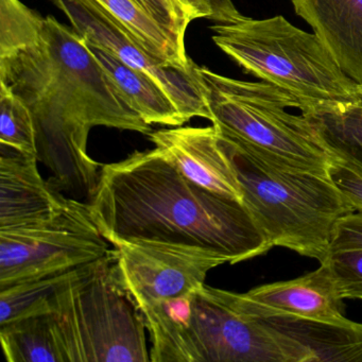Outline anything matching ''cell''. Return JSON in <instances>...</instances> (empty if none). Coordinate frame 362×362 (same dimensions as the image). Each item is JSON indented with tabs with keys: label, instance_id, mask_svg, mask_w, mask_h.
I'll use <instances>...</instances> for the list:
<instances>
[{
	"label": "cell",
	"instance_id": "14",
	"mask_svg": "<svg viewBox=\"0 0 362 362\" xmlns=\"http://www.w3.org/2000/svg\"><path fill=\"white\" fill-rule=\"evenodd\" d=\"M340 69L362 86V0H291Z\"/></svg>",
	"mask_w": 362,
	"mask_h": 362
},
{
	"label": "cell",
	"instance_id": "8",
	"mask_svg": "<svg viewBox=\"0 0 362 362\" xmlns=\"http://www.w3.org/2000/svg\"><path fill=\"white\" fill-rule=\"evenodd\" d=\"M109 243L90 204L67 198L48 221L0 230V288L98 262Z\"/></svg>",
	"mask_w": 362,
	"mask_h": 362
},
{
	"label": "cell",
	"instance_id": "16",
	"mask_svg": "<svg viewBox=\"0 0 362 362\" xmlns=\"http://www.w3.org/2000/svg\"><path fill=\"white\" fill-rule=\"evenodd\" d=\"M315 124L337 160L362 173V96L354 103L306 105L300 110Z\"/></svg>",
	"mask_w": 362,
	"mask_h": 362
},
{
	"label": "cell",
	"instance_id": "22",
	"mask_svg": "<svg viewBox=\"0 0 362 362\" xmlns=\"http://www.w3.org/2000/svg\"><path fill=\"white\" fill-rule=\"evenodd\" d=\"M342 298L362 300V251L334 252L326 262Z\"/></svg>",
	"mask_w": 362,
	"mask_h": 362
},
{
	"label": "cell",
	"instance_id": "21",
	"mask_svg": "<svg viewBox=\"0 0 362 362\" xmlns=\"http://www.w3.org/2000/svg\"><path fill=\"white\" fill-rule=\"evenodd\" d=\"M137 3L169 33L185 42L190 23L211 18L202 0H136Z\"/></svg>",
	"mask_w": 362,
	"mask_h": 362
},
{
	"label": "cell",
	"instance_id": "24",
	"mask_svg": "<svg viewBox=\"0 0 362 362\" xmlns=\"http://www.w3.org/2000/svg\"><path fill=\"white\" fill-rule=\"evenodd\" d=\"M328 177L344 194L354 209L362 211V173L334 158L328 170Z\"/></svg>",
	"mask_w": 362,
	"mask_h": 362
},
{
	"label": "cell",
	"instance_id": "10",
	"mask_svg": "<svg viewBox=\"0 0 362 362\" xmlns=\"http://www.w3.org/2000/svg\"><path fill=\"white\" fill-rule=\"evenodd\" d=\"M114 247L118 281L139 311L194 293L211 269L230 264L226 256L194 245L135 240Z\"/></svg>",
	"mask_w": 362,
	"mask_h": 362
},
{
	"label": "cell",
	"instance_id": "25",
	"mask_svg": "<svg viewBox=\"0 0 362 362\" xmlns=\"http://www.w3.org/2000/svg\"><path fill=\"white\" fill-rule=\"evenodd\" d=\"M211 12L209 20L217 24H233L243 20L245 16L239 13L232 0H202Z\"/></svg>",
	"mask_w": 362,
	"mask_h": 362
},
{
	"label": "cell",
	"instance_id": "15",
	"mask_svg": "<svg viewBox=\"0 0 362 362\" xmlns=\"http://www.w3.org/2000/svg\"><path fill=\"white\" fill-rule=\"evenodd\" d=\"M86 44L122 98L148 124L181 127L187 122L170 97L149 75L124 64L105 48Z\"/></svg>",
	"mask_w": 362,
	"mask_h": 362
},
{
	"label": "cell",
	"instance_id": "18",
	"mask_svg": "<svg viewBox=\"0 0 362 362\" xmlns=\"http://www.w3.org/2000/svg\"><path fill=\"white\" fill-rule=\"evenodd\" d=\"M0 339L8 362H62L49 311L0 324Z\"/></svg>",
	"mask_w": 362,
	"mask_h": 362
},
{
	"label": "cell",
	"instance_id": "4",
	"mask_svg": "<svg viewBox=\"0 0 362 362\" xmlns=\"http://www.w3.org/2000/svg\"><path fill=\"white\" fill-rule=\"evenodd\" d=\"M213 42L245 73L281 88L300 107L354 103L358 84L340 69L329 50L313 33L283 16L211 27Z\"/></svg>",
	"mask_w": 362,
	"mask_h": 362
},
{
	"label": "cell",
	"instance_id": "19",
	"mask_svg": "<svg viewBox=\"0 0 362 362\" xmlns=\"http://www.w3.org/2000/svg\"><path fill=\"white\" fill-rule=\"evenodd\" d=\"M86 266L0 288V324L49 311V298Z\"/></svg>",
	"mask_w": 362,
	"mask_h": 362
},
{
	"label": "cell",
	"instance_id": "13",
	"mask_svg": "<svg viewBox=\"0 0 362 362\" xmlns=\"http://www.w3.org/2000/svg\"><path fill=\"white\" fill-rule=\"evenodd\" d=\"M37 156L0 145V230L48 221L67 198L37 169Z\"/></svg>",
	"mask_w": 362,
	"mask_h": 362
},
{
	"label": "cell",
	"instance_id": "23",
	"mask_svg": "<svg viewBox=\"0 0 362 362\" xmlns=\"http://www.w3.org/2000/svg\"><path fill=\"white\" fill-rule=\"evenodd\" d=\"M351 251H362V211L343 216L332 230L330 253Z\"/></svg>",
	"mask_w": 362,
	"mask_h": 362
},
{
	"label": "cell",
	"instance_id": "12",
	"mask_svg": "<svg viewBox=\"0 0 362 362\" xmlns=\"http://www.w3.org/2000/svg\"><path fill=\"white\" fill-rule=\"evenodd\" d=\"M148 137L189 181L243 203L240 182L215 127H173L152 131Z\"/></svg>",
	"mask_w": 362,
	"mask_h": 362
},
{
	"label": "cell",
	"instance_id": "20",
	"mask_svg": "<svg viewBox=\"0 0 362 362\" xmlns=\"http://www.w3.org/2000/svg\"><path fill=\"white\" fill-rule=\"evenodd\" d=\"M0 145L37 156V129L30 109L0 83Z\"/></svg>",
	"mask_w": 362,
	"mask_h": 362
},
{
	"label": "cell",
	"instance_id": "6",
	"mask_svg": "<svg viewBox=\"0 0 362 362\" xmlns=\"http://www.w3.org/2000/svg\"><path fill=\"white\" fill-rule=\"evenodd\" d=\"M62 362H149L143 315L115 272L113 251L49 298Z\"/></svg>",
	"mask_w": 362,
	"mask_h": 362
},
{
	"label": "cell",
	"instance_id": "17",
	"mask_svg": "<svg viewBox=\"0 0 362 362\" xmlns=\"http://www.w3.org/2000/svg\"><path fill=\"white\" fill-rule=\"evenodd\" d=\"M96 1L150 54L184 67L196 65L186 52L185 42L156 22L136 0Z\"/></svg>",
	"mask_w": 362,
	"mask_h": 362
},
{
	"label": "cell",
	"instance_id": "7",
	"mask_svg": "<svg viewBox=\"0 0 362 362\" xmlns=\"http://www.w3.org/2000/svg\"><path fill=\"white\" fill-rule=\"evenodd\" d=\"M152 362H315L291 337L241 310L230 291L203 285L185 327L152 337Z\"/></svg>",
	"mask_w": 362,
	"mask_h": 362
},
{
	"label": "cell",
	"instance_id": "11",
	"mask_svg": "<svg viewBox=\"0 0 362 362\" xmlns=\"http://www.w3.org/2000/svg\"><path fill=\"white\" fill-rule=\"evenodd\" d=\"M241 310L258 319L298 317L332 324H349L343 300L327 262L290 281L258 286L245 293L230 291Z\"/></svg>",
	"mask_w": 362,
	"mask_h": 362
},
{
	"label": "cell",
	"instance_id": "2",
	"mask_svg": "<svg viewBox=\"0 0 362 362\" xmlns=\"http://www.w3.org/2000/svg\"><path fill=\"white\" fill-rule=\"evenodd\" d=\"M90 201L97 226L113 245H194L226 256L230 264L272 249L243 203L189 181L156 148L103 165Z\"/></svg>",
	"mask_w": 362,
	"mask_h": 362
},
{
	"label": "cell",
	"instance_id": "9",
	"mask_svg": "<svg viewBox=\"0 0 362 362\" xmlns=\"http://www.w3.org/2000/svg\"><path fill=\"white\" fill-rule=\"evenodd\" d=\"M52 1L86 42L105 48L124 64L149 75L170 97L186 122L194 117L211 120L206 86L199 65L184 67L150 54L96 0Z\"/></svg>",
	"mask_w": 362,
	"mask_h": 362
},
{
	"label": "cell",
	"instance_id": "26",
	"mask_svg": "<svg viewBox=\"0 0 362 362\" xmlns=\"http://www.w3.org/2000/svg\"><path fill=\"white\" fill-rule=\"evenodd\" d=\"M358 90H359V94L362 96V86H358Z\"/></svg>",
	"mask_w": 362,
	"mask_h": 362
},
{
	"label": "cell",
	"instance_id": "3",
	"mask_svg": "<svg viewBox=\"0 0 362 362\" xmlns=\"http://www.w3.org/2000/svg\"><path fill=\"white\" fill-rule=\"evenodd\" d=\"M220 139L240 182L243 205L271 247L325 262L337 221L355 211L330 177Z\"/></svg>",
	"mask_w": 362,
	"mask_h": 362
},
{
	"label": "cell",
	"instance_id": "1",
	"mask_svg": "<svg viewBox=\"0 0 362 362\" xmlns=\"http://www.w3.org/2000/svg\"><path fill=\"white\" fill-rule=\"evenodd\" d=\"M0 83L26 103L37 129V160L60 192L92 197L103 165L88 153L94 127L149 135L86 40L21 0H0Z\"/></svg>",
	"mask_w": 362,
	"mask_h": 362
},
{
	"label": "cell",
	"instance_id": "5",
	"mask_svg": "<svg viewBox=\"0 0 362 362\" xmlns=\"http://www.w3.org/2000/svg\"><path fill=\"white\" fill-rule=\"evenodd\" d=\"M211 122L222 139L273 162L328 175L334 160L300 103L267 82L224 77L200 66Z\"/></svg>",
	"mask_w": 362,
	"mask_h": 362
}]
</instances>
